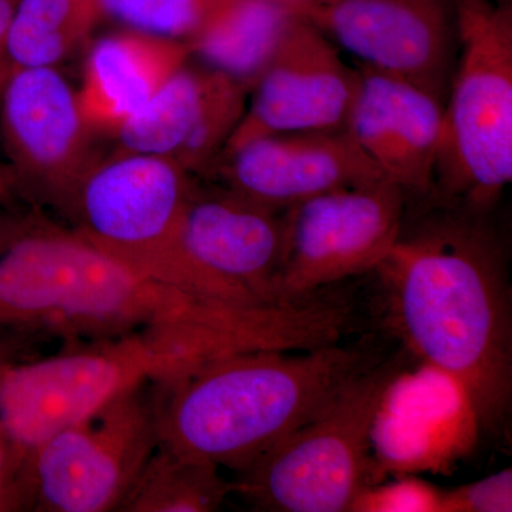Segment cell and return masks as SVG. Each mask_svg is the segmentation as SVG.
<instances>
[{
  "instance_id": "obj_17",
  "label": "cell",
  "mask_w": 512,
  "mask_h": 512,
  "mask_svg": "<svg viewBox=\"0 0 512 512\" xmlns=\"http://www.w3.org/2000/svg\"><path fill=\"white\" fill-rule=\"evenodd\" d=\"M188 55L184 43L131 29L96 40L79 93L87 121L94 128L116 130L146 106Z\"/></svg>"
},
{
  "instance_id": "obj_10",
  "label": "cell",
  "mask_w": 512,
  "mask_h": 512,
  "mask_svg": "<svg viewBox=\"0 0 512 512\" xmlns=\"http://www.w3.org/2000/svg\"><path fill=\"white\" fill-rule=\"evenodd\" d=\"M302 18L359 64L446 106L460 45L457 0H322Z\"/></svg>"
},
{
  "instance_id": "obj_23",
  "label": "cell",
  "mask_w": 512,
  "mask_h": 512,
  "mask_svg": "<svg viewBox=\"0 0 512 512\" xmlns=\"http://www.w3.org/2000/svg\"><path fill=\"white\" fill-rule=\"evenodd\" d=\"M441 491L419 480H402L379 488H366L352 511L440 512Z\"/></svg>"
},
{
  "instance_id": "obj_22",
  "label": "cell",
  "mask_w": 512,
  "mask_h": 512,
  "mask_svg": "<svg viewBox=\"0 0 512 512\" xmlns=\"http://www.w3.org/2000/svg\"><path fill=\"white\" fill-rule=\"evenodd\" d=\"M512 511V473L505 468L500 473L441 491L440 512H510Z\"/></svg>"
},
{
  "instance_id": "obj_5",
  "label": "cell",
  "mask_w": 512,
  "mask_h": 512,
  "mask_svg": "<svg viewBox=\"0 0 512 512\" xmlns=\"http://www.w3.org/2000/svg\"><path fill=\"white\" fill-rule=\"evenodd\" d=\"M201 363L187 335L153 330L15 362L0 383V426L29 453L131 390L183 376Z\"/></svg>"
},
{
  "instance_id": "obj_29",
  "label": "cell",
  "mask_w": 512,
  "mask_h": 512,
  "mask_svg": "<svg viewBox=\"0 0 512 512\" xmlns=\"http://www.w3.org/2000/svg\"><path fill=\"white\" fill-rule=\"evenodd\" d=\"M286 5L289 6L298 16L305 15L306 10L312 8L316 3L322 2V0H282Z\"/></svg>"
},
{
  "instance_id": "obj_18",
  "label": "cell",
  "mask_w": 512,
  "mask_h": 512,
  "mask_svg": "<svg viewBox=\"0 0 512 512\" xmlns=\"http://www.w3.org/2000/svg\"><path fill=\"white\" fill-rule=\"evenodd\" d=\"M296 16L282 0H237L188 49L202 66L251 90Z\"/></svg>"
},
{
  "instance_id": "obj_26",
  "label": "cell",
  "mask_w": 512,
  "mask_h": 512,
  "mask_svg": "<svg viewBox=\"0 0 512 512\" xmlns=\"http://www.w3.org/2000/svg\"><path fill=\"white\" fill-rule=\"evenodd\" d=\"M30 225L28 220H18L15 217L2 214L0 212V256L5 254L6 249L12 245V242L25 231Z\"/></svg>"
},
{
  "instance_id": "obj_19",
  "label": "cell",
  "mask_w": 512,
  "mask_h": 512,
  "mask_svg": "<svg viewBox=\"0 0 512 512\" xmlns=\"http://www.w3.org/2000/svg\"><path fill=\"white\" fill-rule=\"evenodd\" d=\"M103 16L100 0H19L5 43L10 74L55 67L83 46Z\"/></svg>"
},
{
  "instance_id": "obj_3",
  "label": "cell",
  "mask_w": 512,
  "mask_h": 512,
  "mask_svg": "<svg viewBox=\"0 0 512 512\" xmlns=\"http://www.w3.org/2000/svg\"><path fill=\"white\" fill-rule=\"evenodd\" d=\"M369 369L357 349L251 350L154 383L158 446L247 473Z\"/></svg>"
},
{
  "instance_id": "obj_8",
  "label": "cell",
  "mask_w": 512,
  "mask_h": 512,
  "mask_svg": "<svg viewBox=\"0 0 512 512\" xmlns=\"http://www.w3.org/2000/svg\"><path fill=\"white\" fill-rule=\"evenodd\" d=\"M147 384L26 454L23 511H117L158 447L154 384Z\"/></svg>"
},
{
  "instance_id": "obj_25",
  "label": "cell",
  "mask_w": 512,
  "mask_h": 512,
  "mask_svg": "<svg viewBox=\"0 0 512 512\" xmlns=\"http://www.w3.org/2000/svg\"><path fill=\"white\" fill-rule=\"evenodd\" d=\"M18 3L19 0H0V92H2L3 84L10 76V69L5 56V43L10 22H12L13 13H15Z\"/></svg>"
},
{
  "instance_id": "obj_1",
  "label": "cell",
  "mask_w": 512,
  "mask_h": 512,
  "mask_svg": "<svg viewBox=\"0 0 512 512\" xmlns=\"http://www.w3.org/2000/svg\"><path fill=\"white\" fill-rule=\"evenodd\" d=\"M430 202L404 220L376 271L390 322L414 355L456 383L478 426L510 413L512 320L505 247L488 214Z\"/></svg>"
},
{
  "instance_id": "obj_11",
  "label": "cell",
  "mask_w": 512,
  "mask_h": 512,
  "mask_svg": "<svg viewBox=\"0 0 512 512\" xmlns=\"http://www.w3.org/2000/svg\"><path fill=\"white\" fill-rule=\"evenodd\" d=\"M0 131L15 190L67 204L94 158V127L55 67L15 70L2 87Z\"/></svg>"
},
{
  "instance_id": "obj_24",
  "label": "cell",
  "mask_w": 512,
  "mask_h": 512,
  "mask_svg": "<svg viewBox=\"0 0 512 512\" xmlns=\"http://www.w3.org/2000/svg\"><path fill=\"white\" fill-rule=\"evenodd\" d=\"M26 454L0 426V512L23 511Z\"/></svg>"
},
{
  "instance_id": "obj_2",
  "label": "cell",
  "mask_w": 512,
  "mask_h": 512,
  "mask_svg": "<svg viewBox=\"0 0 512 512\" xmlns=\"http://www.w3.org/2000/svg\"><path fill=\"white\" fill-rule=\"evenodd\" d=\"M264 325L259 305L181 291L77 232L30 222L0 256V328L106 339L147 330L255 335Z\"/></svg>"
},
{
  "instance_id": "obj_13",
  "label": "cell",
  "mask_w": 512,
  "mask_h": 512,
  "mask_svg": "<svg viewBox=\"0 0 512 512\" xmlns=\"http://www.w3.org/2000/svg\"><path fill=\"white\" fill-rule=\"evenodd\" d=\"M185 258L229 301L284 303L276 285L285 244V211L217 185L194 184L181 220Z\"/></svg>"
},
{
  "instance_id": "obj_15",
  "label": "cell",
  "mask_w": 512,
  "mask_h": 512,
  "mask_svg": "<svg viewBox=\"0 0 512 512\" xmlns=\"http://www.w3.org/2000/svg\"><path fill=\"white\" fill-rule=\"evenodd\" d=\"M248 94L247 87L210 67L183 64L114 134L123 153L168 158L202 175L238 127Z\"/></svg>"
},
{
  "instance_id": "obj_12",
  "label": "cell",
  "mask_w": 512,
  "mask_h": 512,
  "mask_svg": "<svg viewBox=\"0 0 512 512\" xmlns=\"http://www.w3.org/2000/svg\"><path fill=\"white\" fill-rule=\"evenodd\" d=\"M357 86V67L322 30L296 16L222 151L258 137L346 130Z\"/></svg>"
},
{
  "instance_id": "obj_16",
  "label": "cell",
  "mask_w": 512,
  "mask_h": 512,
  "mask_svg": "<svg viewBox=\"0 0 512 512\" xmlns=\"http://www.w3.org/2000/svg\"><path fill=\"white\" fill-rule=\"evenodd\" d=\"M359 86L346 131L410 200L434 188L444 104L409 82L357 64Z\"/></svg>"
},
{
  "instance_id": "obj_27",
  "label": "cell",
  "mask_w": 512,
  "mask_h": 512,
  "mask_svg": "<svg viewBox=\"0 0 512 512\" xmlns=\"http://www.w3.org/2000/svg\"><path fill=\"white\" fill-rule=\"evenodd\" d=\"M13 352H15V348H13L12 343L0 340V383H2L6 370L16 362V360L13 359V357H15Z\"/></svg>"
},
{
  "instance_id": "obj_7",
  "label": "cell",
  "mask_w": 512,
  "mask_h": 512,
  "mask_svg": "<svg viewBox=\"0 0 512 512\" xmlns=\"http://www.w3.org/2000/svg\"><path fill=\"white\" fill-rule=\"evenodd\" d=\"M394 382L396 367L367 369L328 410L241 474L234 493L264 511H352L369 487L377 414Z\"/></svg>"
},
{
  "instance_id": "obj_14",
  "label": "cell",
  "mask_w": 512,
  "mask_h": 512,
  "mask_svg": "<svg viewBox=\"0 0 512 512\" xmlns=\"http://www.w3.org/2000/svg\"><path fill=\"white\" fill-rule=\"evenodd\" d=\"M202 175L278 211L340 188L389 180L346 130L254 138L222 151Z\"/></svg>"
},
{
  "instance_id": "obj_4",
  "label": "cell",
  "mask_w": 512,
  "mask_h": 512,
  "mask_svg": "<svg viewBox=\"0 0 512 512\" xmlns=\"http://www.w3.org/2000/svg\"><path fill=\"white\" fill-rule=\"evenodd\" d=\"M458 57L427 200L490 214L512 180V0H457Z\"/></svg>"
},
{
  "instance_id": "obj_6",
  "label": "cell",
  "mask_w": 512,
  "mask_h": 512,
  "mask_svg": "<svg viewBox=\"0 0 512 512\" xmlns=\"http://www.w3.org/2000/svg\"><path fill=\"white\" fill-rule=\"evenodd\" d=\"M191 175L168 158L120 151L87 171L64 208L77 234L141 274L201 298L234 302L202 279L181 249Z\"/></svg>"
},
{
  "instance_id": "obj_28",
  "label": "cell",
  "mask_w": 512,
  "mask_h": 512,
  "mask_svg": "<svg viewBox=\"0 0 512 512\" xmlns=\"http://www.w3.org/2000/svg\"><path fill=\"white\" fill-rule=\"evenodd\" d=\"M15 190L12 174L9 168L0 167V204L9 197L10 192Z\"/></svg>"
},
{
  "instance_id": "obj_21",
  "label": "cell",
  "mask_w": 512,
  "mask_h": 512,
  "mask_svg": "<svg viewBox=\"0 0 512 512\" xmlns=\"http://www.w3.org/2000/svg\"><path fill=\"white\" fill-rule=\"evenodd\" d=\"M237 0H100L128 29L190 46Z\"/></svg>"
},
{
  "instance_id": "obj_30",
  "label": "cell",
  "mask_w": 512,
  "mask_h": 512,
  "mask_svg": "<svg viewBox=\"0 0 512 512\" xmlns=\"http://www.w3.org/2000/svg\"><path fill=\"white\" fill-rule=\"evenodd\" d=\"M320 3V2H319Z\"/></svg>"
},
{
  "instance_id": "obj_20",
  "label": "cell",
  "mask_w": 512,
  "mask_h": 512,
  "mask_svg": "<svg viewBox=\"0 0 512 512\" xmlns=\"http://www.w3.org/2000/svg\"><path fill=\"white\" fill-rule=\"evenodd\" d=\"M221 468L158 446L121 501L119 512L218 511L234 483Z\"/></svg>"
},
{
  "instance_id": "obj_9",
  "label": "cell",
  "mask_w": 512,
  "mask_h": 512,
  "mask_svg": "<svg viewBox=\"0 0 512 512\" xmlns=\"http://www.w3.org/2000/svg\"><path fill=\"white\" fill-rule=\"evenodd\" d=\"M409 198L390 180L326 192L285 211L279 299L305 301L350 276L376 271L396 244Z\"/></svg>"
}]
</instances>
